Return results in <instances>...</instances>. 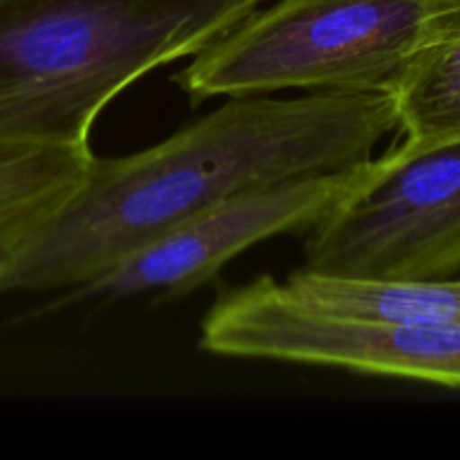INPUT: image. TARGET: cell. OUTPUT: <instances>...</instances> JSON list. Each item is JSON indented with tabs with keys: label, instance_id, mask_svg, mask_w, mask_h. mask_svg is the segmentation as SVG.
<instances>
[{
	"label": "cell",
	"instance_id": "obj_6",
	"mask_svg": "<svg viewBox=\"0 0 460 460\" xmlns=\"http://www.w3.org/2000/svg\"><path fill=\"white\" fill-rule=\"evenodd\" d=\"M90 146H30L0 153V295L88 175Z\"/></svg>",
	"mask_w": 460,
	"mask_h": 460
},
{
	"label": "cell",
	"instance_id": "obj_3",
	"mask_svg": "<svg viewBox=\"0 0 460 460\" xmlns=\"http://www.w3.org/2000/svg\"><path fill=\"white\" fill-rule=\"evenodd\" d=\"M460 31V0H277L173 76L191 102L281 93H394Z\"/></svg>",
	"mask_w": 460,
	"mask_h": 460
},
{
	"label": "cell",
	"instance_id": "obj_9",
	"mask_svg": "<svg viewBox=\"0 0 460 460\" xmlns=\"http://www.w3.org/2000/svg\"><path fill=\"white\" fill-rule=\"evenodd\" d=\"M400 146L434 148L460 139V31L431 48L394 90Z\"/></svg>",
	"mask_w": 460,
	"mask_h": 460
},
{
	"label": "cell",
	"instance_id": "obj_4",
	"mask_svg": "<svg viewBox=\"0 0 460 460\" xmlns=\"http://www.w3.org/2000/svg\"><path fill=\"white\" fill-rule=\"evenodd\" d=\"M304 270L411 281L460 270V139L434 148L395 144L313 225Z\"/></svg>",
	"mask_w": 460,
	"mask_h": 460
},
{
	"label": "cell",
	"instance_id": "obj_5",
	"mask_svg": "<svg viewBox=\"0 0 460 460\" xmlns=\"http://www.w3.org/2000/svg\"><path fill=\"white\" fill-rule=\"evenodd\" d=\"M364 166L367 162L331 173L301 175L220 200L130 252L67 296L130 299L193 290L250 247L319 223L359 182Z\"/></svg>",
	"mask_w": 460,
	"mask_h": 460
},
{
	"label": "cell",
	"instance_id": "obj_7",
	"mask_svg": "<svg viewBox=\"0 0 460 460\" xmlns=\"http://www.w3.org/2000/svg\"><path fill=\"white\" fill-rule=\"evenodd\" d=\"M341 371L460 389V326L344 317L331 335Z\"/></svg>",
	"mask_w": 460,
	"mask_h": 460
},
{
	"label": "cell",
	"instance_id": "obj_8",
	"mask_svg": "<svg viewBox=\"0 0 460 460\" xmlns=\"http://www.w3.org/2000/svg\"><path fill=\"white\" fill-rule=\"evenodd\" d=\"M286 283L299 299L328 313L460 326V279L376 281L332 277L301 268L286 279Z\"/></svg>",
	"mask_w": 460,
	"mask_h": 460
},
{
	"label": "cell",
	"instance_id": "obj_2",
	"mask_svg": "<svg viewBox=\"0 0 460 460\" xmlns=\"http://www.w3.org/2000/svg\"><path fill=\"white\" fill-rule=\"evenodd\" d=\"M263 0H0V153L90 146L99 115Z\"/></svg>",
	"mask_w": 460,
	"mask_h": 460
},
{
	"label": "cell",
	"instance_id": "obj_1",
	"mask_svg": "<svg viewBox=\"0 0 460 460\" xmlns=\"http://www.w3.org/2000/svg\"><path fill=\"white\" fill-rule=\"evenodd\" d=\"M398 130L391 93L227 97L144 151L99 160L13 272L7 292L76 290L220 200L368 162Z\"/></svg>",
	"mask_w": 460,
	"mask_h": 460
}]
</instances>
